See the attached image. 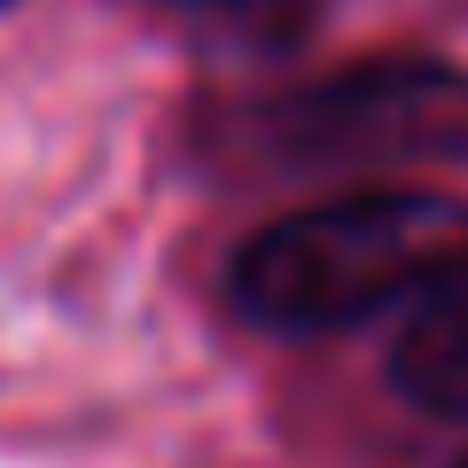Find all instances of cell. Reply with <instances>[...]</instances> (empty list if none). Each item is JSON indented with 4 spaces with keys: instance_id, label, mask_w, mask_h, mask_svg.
<instances>
[{
    "instance_id": "obj_4",
    "label": "cell",
    "mask_w": 468,
    "mask_h": 468,
    "mask_svg": "<svg viewBox=\"0 0 468 468\" xmlns=\"http://www.w3.org/2000/svg\"><path fill=\"white\" fill-rule=\"evenodd\" d=\"M187 8H250V0H187Z\"/></svg>"
},
{
    "instance_id": "obj_2",
    "label": "cell",
    "mask_w": 468,
    "mask_h": 468,
    "mask_svg": "<svg viewBox=\"0 0 468 468\" xmlns=\"http://www.w3.org/2000/svg\"><path fill=\"white\" fill-rule=\"evenodd\" d=\"M273 165L335 172V165H406V156H468V70L383 55L313 79L258 117Z\"/></svg>"
},
{
    "instance_id": "obj_1",
    "label": "cell",
    "mask_w": 468,
    "mask_h": 468,
    "mask_svg": "<svg viewBox=\"0 0 468 468\" xmlns=\"http://www.w3.org/2000/svg\"><path fill=\"white\" fill-rule=\"evenodd\" d=\"M468 273V196L351 187L258 227L227 266V304L258 335H344L421 313Z\"/></svg>"
},
{
    "instance_id": "obj_5",
    "label": "cell",
    "mask_w": 468,
    "mask_h": 468,
    "mask_svg": "<svg viewBox=\"0 0 468 468\" xmlns=\"http://www.w3.org/2000/svg\"><path fill=\"white\" fill-rule=\"evenodd\" d=\"M0 8H8V0H0Z\"/></svg>"
},
{
    "instance_id": "obj_6",
    "label": "cell",
    "mask_w": 468,
    "mask_h": 468,
    "mask_svg": "<svg viewBox=\"0 0 468 468\" xmlns=\"http://www.w3.org/2000/svg\"><path fill=\"white\" fill-rule=\"evenodd\" d=\"M461 468H468V461H461Z\"/></svg>"
},
{
    "instance_id": "obj_3",
    "label": "cell",
    "mask_w": 468,
    "mask_h": 468,
    "mask_svg": "<svg viewBox=\"0 0 468 468\" xmlns=\"http://www.w3.org/2000/svg\"><path fill=\"white\" fill-rule=\"evenodd\" d=\"M390 383L406 406L437 421H468V273L437 289L414 320H406L399 351H390Z\"/></svg>"
}]
</instances>
